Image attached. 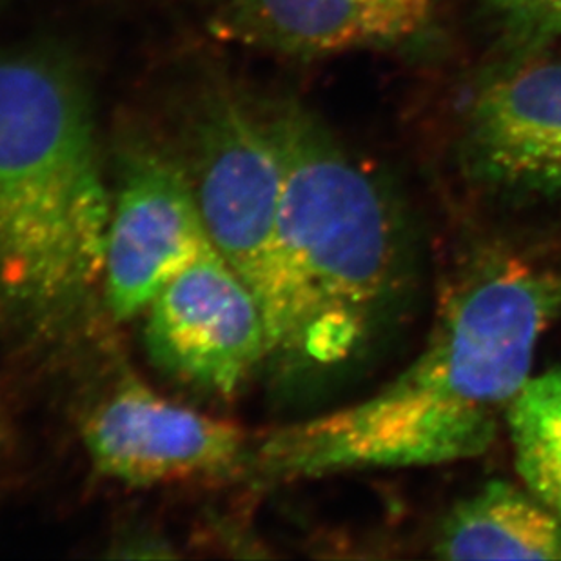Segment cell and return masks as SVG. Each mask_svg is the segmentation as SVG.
Here are the masks:
<instances>
[{
	"label": "cell",
	"mask_w": 561,
	"mask_h": 561,
	"mask_svg": "<svg viewBox=\"0 0 561 561\" xmlns=\"http://www.w3.org/2000/svg\"><path fill=\"white\" fill-rule=\"evenodd\" d=\"M112 198L79 71L55 54L0 55V325L54 344L84 320Z\"/></svg>",
	"instance_id": "7a4b0ae2"
},
{
	"label": "cell",
	"mask_w": 561,
	"mask_h": 561,
	"mask_svg": "<svg viewBox=\"0 0 561 561\" xmlns=\"http://www.w3.org/2000/svg\"><path fill=\"white\" fill-rule=\"evenodd\" d=\"M102 291L117 320L148 309L160 289L215 245L182 159L146 138L121 149Z\"/></svg>",
	"instance_id": "5b68a950"
},
{
	"label": "cell",
	"mask_w": 561,
	"mask_h": 561,
	"mask_svg": "<svg viewBox=\"0 0 561 561\" xmlns=\"http://www.w3.org/2000/svg\"><path fill=\"white\" fill-rule=\"evenodd\" d=\"M280 154L289 282L280 358L293 371L347 366L386 329L405 289V240L386 190L302 106L262 110Z\"/></svg>",
	"instance_id": "3957f363"
},
{
	"label": "cell",
	"mask_w": 561,
	"mask_h": 561,
	"mask_svg": "<svg viewBox=\"0 0 561 561\" xmlns=\"http://www.w3.org/2000/svg\"><path fill=\"white\" fill-rule=\"evenodd\" d=\"M0 436H2V422H0Z\"/></svg>",
	"instance_id": "5bb4252c"
},
{
	"label": "cell",
	"mask_w": 561,
	"mask_h": 561,
	"mask_svg": "<svg viewBox=\"0 0 561 561\" xmlns=\"http://www.w3.org/2000/svg\"><path fill=\"white\" fill-rule=\"evenodd\" d=\"M505 427L525 488L561 518V366L527 381Z\"/></svg>",
	"instance_id": "8fae6325"
},
{
	"label": "cell",
	"mask_w": 561,
	"mask_h": 561,
	"mask_svg": "<svg viewBox=\"0 0 561 561\" xmlns=\"http://www.w3.org/2000/svg\"><path fill=\"white\" fill-rule=\"evenodd\" d=\"M463 159L485 190L561 204V55L518 64L478 91L467 113Z\"/></svg>",
	"instance_id": "ba28073f"
},
{
	"label": "cell",
	"mask_w": 561,
	"mask_h": 561,
	"mask_svg": "<svg viewBox=\"0 0 561 561\" xmlns=\"http://www.w3.org/2000/svg\"><path fill=\"white\" fill-rule=\"evenodd\" d=\"M186 154L209 240L260 304L276 358L291 300L278 229L280 154L264 113L231 85L207 84L187 113Z\"/></svg>",
	"instance_id": "277c9868"
},
{
	"label": "cell",
	"mask_w": 561,
	"mask_h": 561,
	"mask_svg": "<svg viewBox=\"0 0 561 561\" xmlns=\"http://www.w3.org/2000/svg\"><path fill=\"white\" fill-rule=\"evenodd\" d=\"M80 433L96 474L129 488L245 471L251 450L240 425L173 402L135 376L90 409Z\"/></svg>",
	"instance_id": "52a82bcc"
},
{
	"label": "cell",
	"mask_w": 561,
	"mask_h": 561,
	"mask_svg": "<svg viewBox=\"0 0 561 561\" xmlns=\"http://www.w3.org/2000/svg\"><path fill=\"white\" fill-rule=\"evenodd\" d=\"M217 24L228 37L293 57L378 44L367 0H218Z\"/></svg>",
	"instance_id": "30bf717a"
},
{
	"label": "cell",
	"mask_w": 561,
	"mask_h": 561,
	"mask_svg": "<svg viewBox=\"0 0 561 561\" xmlns=\"http://www.w3.org/2000/svg\"><path fill=\"white\" fill-rule=\"evenodd\" d=\"M439 560H561V518L529 489L494 480L439 525Z\"/></svg>",
	"instance_id": "9c48e42d"
},
{
	"label": "cell",
	"mask_w": 561,
	"mask_h": 561,
	"mask_svg": "<svg viewBox=\"0 0 561 561\" xmlns=\"http://www.w3.org/2000/svg\"><path fill=\"white\" fill-rule=\"evenodd\" d=\"M560 317L561 265H494L450 298L411 366L360 402L262 436L245 472L289 483L482 456Z\"/></svg>",
	"instance_id": "6da1fadb"
},
{
	"label": "cell",
	"mask_w": 561,
	"mask_h": 561,
	"mask_svg": "<svg viewBox=\"0 0 561 561\" xmlns=\"http://www.w3.org/2000/svg\"><path fill=\"white\" fill-rule=\"evenodd\" d=\"M433 0H367L378 43H392L419 32Z\"/></svg>",
	"instance_id": "7c38bea8"
},
{
	"label": "cell",
	"mask_w": 561,
	"mask_h": 561,
	"mask_svg": "<svg viewBox=\"0 0 561 561\" xmlns=\"http://www.w3.org/2000/svg\"><path fill=\"white\" fill-rule=\"evenodd\" d=\"M505 15L538 37H561V0H493Z\"/></svg>",
	"instance_id": "4fadbf2b"
},
{
	"label": "cell",
	"mask_w": 561,
	"mask_h": 561,
	"mask_svg": "<svg viewBox=\"0 0 561 561\" xmlns=\"http://www.w3.org/2000/svg\"><path fill=\"white\" fill-rule=\"evenodd\" d=\"M144 342L164 375L222 397L239 391L271 356L260 304L215 248L149 304Z\"/></svg>",
	"instance_id": "8992f818"
}]
</instances>
